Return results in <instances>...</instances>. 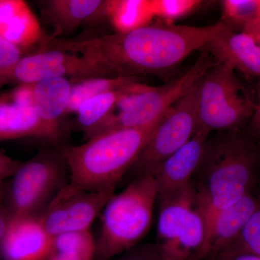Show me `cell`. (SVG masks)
I'll return each mask as SVG.
<instances>
[{
  "mask_svg": "<svg viewBox=\"0 0 260 260\" xmlns=\"http://www.w3.org/2000/svg\"><path fill=\"white\" fill-rule=\"evenodd\" d=\"M43 16L52 25L54 37L68 35L86 22L105 18L102 0H47L40 2Z\"/></svg>",
  "mask_w": 260,
  "mask_h": 260,
  "instance_id": "cell-18",
  "label": "cell"
},
{
  "mask_svg": "<svg viewBox=\"0 0 260 260\" xmlns=\"http://www.w3.org/2000/svg\"><path fill=\"white\" fill-rule=\"evenodd\" d=\"M95 251L90 230L64 233L53 237L48 260H95Z\"/></svg>",
  "mask_w": 260,
  "mask_h": 260,
  "instance_id": "cell-21",
  "label": "cell"
},
{
  "mask_svg": "<svg viewBox=\"0 0 260 260\" xmlns=\"http://www.w3.org/2000/svg\"><path fill=\"white\" fill-rule=\"evenodd\" d=\"M158 199L153 176L137 177L114 194L102 211L95 260H111L139 242L148 232Z\"/></svg>",
  "mask_w": 260,
  "mask_h": 260,
  "instance_id": "cell-4",
  "label": "cell"
},
{
  "mask_svg": "<svg viewBox=\"0 0 260 260\" xmlns=\"http://www.w3.org/2000/svg\"><path fill=\"white\" fill-rule=\"evenodd\" d=\"M104 16L115 32L124 34L152 23L151 0H109L104 4Z\"/></svg>",
  "mask_w": 260,
  "mask_h": 260,
  "instance_id": "cell-20",
  "label": "cell"
},
{
  "mask_svg": "<svg viewBox=\"0 0 260 260\" xmlns=\"http://www.w3.org/2000/svg\"><path fill=\"white\" fill-rule=\"evenodd\" d=\"M199 81L168 109L129 172L153 176L166 159L185 145L198 129Z\"/></svg>",
  "mask_w": 260,
  "mask_h": 260,
  "instance_id": "cell-8",
  "label": "cell"
},
{
  "mask_svg": "<svg viewBox=\"0 0 260 260\" xmlns=\"http://www.w3.org/2000/svg\"><path fill=\"white\" fill-rule=\"evenodd\" d=\"M47 140L32 100V85H20L0 96V142L28 138Z\"/></svg>",
  "mask_w": 260,
  "mask_h": 260,
  "instance_id": "cell-12",
  "label": "cell"
},
{
  "mask_svg": "<svg viewBox=\"0 0 260 260\" xmlns=\"http://www.w3.org/2000/svg\"><path fill=\"white\" fill-rule=\"evenodd\" d=\"M8 81V78H7L6 77L4 76V75H2L1 73H0V87H1L2 85H4V84L6 83Z\"/></svg>",
  "mask_w": 260,
  "mask_h": 260,
  "instance_id": "cell-34",
  "label": "cell"
},
{
  "mask_svg": "<svg viewBox=\"0 0 260 260\" xmlns=\"http://www.w3.org/2000/svg\"><path fill=\"white\" fill-rule=\"evenodd\" d=\"M202 50L234 71L260 80V44L247 32L229 29Z\"/></svg>",
  "mask_w": 260,
  "mask_h": 260,
  "instance_id": "cell-15",
  "label": "cell"
},
{
  "mask_svg": "<svg viewBox=\"0 0 260 260\" xmlns=\"http://www.w3.org/2000/svg\"><path fill=\"white\" fill-rule=\"evenodd\" d=\"M232 30L220 20L206 26L158 22L124 34L68 40L53 39L54 47L96 58L118 76L157 75L173 69L214 38Z\"/></svg>",
  "mask_w": 260,
  "mask_h": 260,
  "instance_id": "cell-1",
  "label": "cell"
},
{
  "mask_svg": "<svg viewBox=\"0 0 260 260\" xmlns=\"http://www.w3.org/2000/svg\"><path fill=\"white\" fill-rule=\"evenodd\" d=\"M220 3V20L234 31H243L260 13V0H223Z\"/></svg>",
  "mask_w": 260,
  "mask_h": 260,
  "instance_id": "cell-24",
  "label": "cell"
},
{
  "mask_svg": "<svg viewBox=\"0 0 260 260\" xmlns=\"http://www.w3.org/2000/svg\"><path fill=\"white\" fill-rule=\"evenodd\" d=\"M199 260H214L213 258L210 257V256H206V257L203 258V259Z\"/></svg>",
  "mask_w": 260,
  "mask_h": 260,
  "instance_id": "cell-35",
  "label": "cell"
},
{
  "mask_svg": "<svg viewBox=\"0 0 260 260\" xmlns=\"http://www.w3.org/2000/svg\"><path fill=\"white\" fill-rule=\"evenodd\" d=\"M31 85L32 104L47 141L56 143L60 138L61 119L66 115L69 105L71 80L49 78Z\"/></svg>",
  "mask_w": 260,
  "mask_h": 260,
  "instance_id": "cell-16",
  "label": "cell"
},
{
  "mask_svg": "<svg viewBox=\"0 0 260 260\" xmlns=\"http://www.w3.org/2000/svg\"><path fill=\"white\" fill-rule=\"evenodd\" d=\"M111 260H168L156 244H145L134 246Z\"/></svg>",
  "mask_w": 260,
  "mask_h": 260,
  "instance_id": "cell-28",
  "label": "cell"
},
{
  "mask_svg": "<svg viewBox=\"0 0 260 260\" xmlns=\"http://www.w3.org/2000/svg\"><path fill=\"white\" fill-rule=\"evenodd\" d=\"M68 169L61 153L43 152L23 162L12 177L9 209L12 216H40L61 188Z\"/></svg>",
  "mask_w": 260,
  "mask_h": 260,
  "instance_id": "cell-7",
  "label": "cell"
},
{
  "mask_svg": "<svg viewBox=\"0 0 260 260\" xmlns=\"http://www.w3.org/2000/svg\"><path fill=\"white\" fill-rule=\"evenodd\" d=\"M210 134L206 130L197 129L185 145L157 168L153 176L158 199L190 182L203 158Z\"/></svg>",
  "mask_w": 260,
  "mask_h": 260,
  "instance_id": "cell-13",
  "label": "cell"
},
{
  "mask_svg": "<svg viewBox=\"0 0 260 260\" xmlns=\"http://www.w3.org/2000/svg\"><path fill=\"white\" fill-rule=\"evenodd\" d=\"M162 118L144 127L107 130L84 144L61 149L70 182L88 190H115Z\"/></svg>",
  "mask_w": 260,
  "mask_h": 260,
  "instance_id": "cell-3",
  "label": "cell"
},
{
  "mask_svg": "<svg viewBox=\"0 0 260 260\" xmlns=\"http://www.w3.org/2000/svg\"><path fill=\"white\" fill-rule=\"evenodd\" d=\"M258 145H259V149L260 151V143H258Z\"/></svg>",
  "mask_w": 260,
  "mask_h": 260,
  "instance_id": "cell-36",
  "label": "cell"
},
{
  "mask_svg": "<svg viewBox=\"0 0 260 260\" xmlns=\"http://www.w3.org/2000/svg\"><path fill=\"white\" fill-rule=\"evenodd\" d=\"M260 205V191L245 195L231 206L219 211L206 227L205 257L226 250Z\"/></svg>",
  "mask_w": 260,
  "mask_h": 260,
  "instance_id": "cell-14",
  "label": "cell"
},
{
  "mask_svg": "<svg viewBox=\"0 0 260 260\" xmlns=\"http://www.w3.org/2000/svg\"><path fill=\"white\" fill-rule=\"evenodd\" d=\"M12 218L13 216L9 209L0 204V242L8 231Z\"/></svg>",
  "mask_w": 260,
  "mask_h": 260,
  "instance_id": "cell-32",
  "label": "cell"
},
{
  "mask_svg": "<svg viewBox=\"0 0 260 260\" xmlns=\"http://www.w3.org/2000/svg\"><path fill=\"white\" fill-rule=\"evenodd\" d=\"M235 252L249 253L260 257V205L235 242L220 254Z\"/></svg>",
  "mask_w": 260,
  "mask_h": 260,
  "instance_id": "cell-26",
  "label": "cell"
},
{
  "mask_svg": "<svg viewBox=\"0 0 260 260\" xmlns=\"http://www.w3.org/2000/svg\"><path fill=\"white\" fill-rule=\"evenodd\" d=\"M206 51L179 78L159 87L138 83L116 103L112 114L94 130L93 135L107 130L144 127L161 119L168 109L192 88L213 66Z\"/></svg>",
  "mask_w": 260,
  "mask_h": 260,
  "instance_id": "cell-5",
  "label": "cell"
},
{
  "mask_svg": "<svg viewBox=\"0 0 260 260\" xmlns=\"http://www.w3.org/2000/svg\"><path fill=\"white\" fill-rule=\"evenodd\" d=\"M114 194V189L88 190L70 182L54 197L39 218L52 237L88 231Z\"/></svg>",
  "mask_w": 260,
  "mask_h": 260,
  "instance_id": "cell-10",
  "label": "cell"
},
{
  "mask_svg": "<svg viewBox=\"0 0 260 260\" xmlns=\"http://www.w3.org/2000/svg\"><path fill=\"white\" fill-rule=\"evenodd\" d=\"M157 242L159 249L167 247L184 230L189 215L198 205L196 192L191 182L159 198Z\"/></svg>",
  "mask_w": 260,
  "mask_h": 260,
  "instance_id": "cell-17",
  "label": "cell"
},
{
  "mask_svg": "<svg viewBox=\"0 0 260 260\" xmlns=\"http://www.w3.org/2000/svg\"><path fill=\"white\" fill-rule=\"evenodd\" d=\"M0 35L21 49L44 39L39 20L23 0H0Z\"/></svg>",
  "mask_w": 260,
  "mask_h": 260,
  "instance_id": "cell-19",
  "label": "cell"
},
{
  "mask_svg": "<svg viewBox=\"0 0 260 260\" xmlns=\"http://www.w3.org/2000/svg\"><path fill=\"white\" fill-rule=\"evenodd\" d=\"M243 31L249 34L260 44V13Z\"/></svg>",
  "mask_w": 260,
  "mask_h": 260,
  "instance_id": "cell-33",
  "label": "cell"
},
{
  "mask_svg": "<svg viewBox=\"0 0 260 260\" xmlns=\"http://www.w3.org/2000/svg\"><path fill=\"white\" fill-rule=\"evenodd\" d=\"M191 182L207 227L219 211L260 191L257 142L242 129L210 134Z\"/></svg>",
  "mask_w": 260,
  "mask_h": 260,
  "instance_id": "cell-2",
  "label": "cell"
},
{
  "mask_svg": "<svg viewBox=\"0 0 260 260\" xmlns=\"http://www.w3.org/2000/svg\"><path fill=\"white\" fill-rule=\"evenodd\" d=\"M204 3L201 0H151L154 18L167 24H175L177 20L200 9Z\"/></svg>",
  "mask_w": 260,
  "mask_h": 260,
  "instance_id": "cell-25",
  "label": "cell"
},
{
  "mask_svg": "<svg viewBox=\"0 0 260 260\" xmlns=\"http://www.w3.org/2000/svg\"><path fill=\"white\" fill-rule=\"evenodd\" d=\"M23 56L21 48L0 35V73L8 80L12 72Z\"/></svg>",
  "mask_w": 260,
  "mask_h": 260,
  "instance_id": "cell-27",
  "label": "cell"
},
{
  "mask_svg": "<svg viewBox=\"0 0 260 260\" xmlns=\"http://www.w3.org/2000/svg\"><path fill=\"white\" fill-rule=\"evenodd\" d=\"M117 76L111 67L93 56L43 44L39 50L23 56L9 80L20 85H32L49 78L81 80Z\"/></svg>",
  "mask_w": 260,
  "mask_h": 260,
  "instance_id": "cell-9",
  "label": "cell"
},
{
  "mask_svg": "<svg viewBox=\"0 0 260 260\" xmlns=\"http://www.w3.org/2000/svg\"><path fill=\"white\" fill-rule=\"evenodd\" d=\"M255 107L236 72L214 63L200 79L198 95V129L209 132L242 129Z\"/></svg>",
  "mask_w": 260,
  "mask_h": 260,
  "instance_id": "cell-6",
  "label": "cell"
},
{
  "mask_svg": "<svg viewBox=\"0 0 260 260\" xmlns=\"http://www.w3.org/2000/svg\"><path fill=\"white\" fill-rule=\"evenodd\" d=\"M72 90L67 114L76 112L82 103L95 95L139 83L136 77H111L71 80Z\"/></svg>",
  "mask_w": 260,
  "mask_h": 260,
  "instance_id": "cell-23",
  "label": "cell"
},
{
  "mask_svg": "<svg viewBox=\"0 0 260 260\" xmlns=\"http://www.w3.org/2000/svg\"><path fill=\"white\" fill-rule=\"evenodd\" d=\"M22 162L0 152V194L4 189L5 181L13 177Z\"/></svg>",
  "mask_w": 260,
  "mask_h": 260,
  "instance_id": "cell-29",
  "label": "cell"
},
{
  "mask_svg": "<svg viewBox=\"0 0 260 260\" xmlns=\"http://www.w3.org/2000/svg\"><path fill=\"white\" fill-rule=\"evenodd\" d=\"M210 257L214 260H260L259 256L246 252L225 253Z\"/></svg>",
  "mask_w": 260,
  "mask_h": 260,
  "instance_id": "cell-31",
  "label": "cell"
},
{
  "mask_svg": "<svg viewBox=\"0 0 260 260\" xmlns=\"http://www.w3.org/2000/svg\"><path fill=\"white\" fill-rule=\"evenodd\" d=\"M136 83L95 95L80 104L75 113L78 116V124L85 130L87 138L112 114L118 101Z\"/></svg>",
  "mask_w": 260,
  "mask_h": 260,
  "instance_id": "cell-22",
  "label": "cell"
},
{
  "mask_svg": "<svg viewBox=\"0 0 260 260\" xmlns=\"http://www.w3.org/2000/svg\"><path fill=\"white\" fill-rule=\"evenodd\" d=\"M52 238L39 216H13L0 242V254L4 260H48Z\"/></svg>",
  "mask_w": 260,
  "mask_h": 260,
  "instance_id": "cell-11",
  "label": "cell"
},
{
  "mask_svg": "<svg viewBox=\"0 0 260 260\" xmlns=\"http://www.w3.org/2000/svg\"><path fill=\"white\" fill-rule=\"evenodd\" d=\"M256 92H257V100L255 102L254 112L248 123L249 126L246 133L253 140H255L257 143H260V80L257 83Z\"/></svg>",
  "mask_w": 260,
  "mask_h": 260,
  "instance_id": "cell-30",
  "label": "cell"
}]
</instances>
